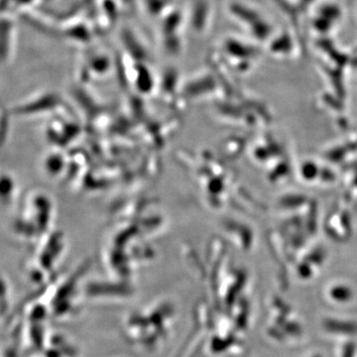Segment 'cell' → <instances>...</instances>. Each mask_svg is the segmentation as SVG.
Masks as SVG:
<instances>
[{"mask_svg":"<svg viewBox=\"0 0 357 357\" xmlns=\"http://www.w3.org/2000/svg\"><path fill=\"white\" fill-rule=\"evenodd\" d=\"M285 330L292 335H299L301 333L300 326L293 323L285 324Z\"/></svg>","mask_w":357,"mask_h":357,"instance_id":"obj_3","label":"cell"},{"mask_svg":"<svg viewBox=\"0 0 357 357\" xmlns=\"http://www.w3.org/2000/svg\"><path fill=\"white\" fill-rule=\"evenodd\" d=\"M314 357H321V356H314Z\"/></svg>","mask_w":357,"mask_h":357,"instance_id":"obj_4","label":"cell"},{"mask_svg":"<svg viewBox=\"0 0 357 357\" xmlns=\"http://www.w3.org/2000/svg\"><path fill=\"white\" fill-rule=\"evenodd\" d=\"M324 325L328 332L344 333V335H354L357 333V325L351 321L326 319Z\"/></svg>","mask_w":357,"mask_h":357,"instance_id":"obj_1","label":"cell"},{"mask_svg":"<svg viewBox=\"0 0 357 357\" xmlns=\"http://www.w3.org/2000/svg\"><path fill=\"white\" fill-rule=\"evenodd\" d=\"M354 352H356V344L349 342L344 347L342 357H354Z\"/></svg>","mask_w":357,"mask_h":357,"instance_id":"obj_2","label":"cell"}]
</instances>
